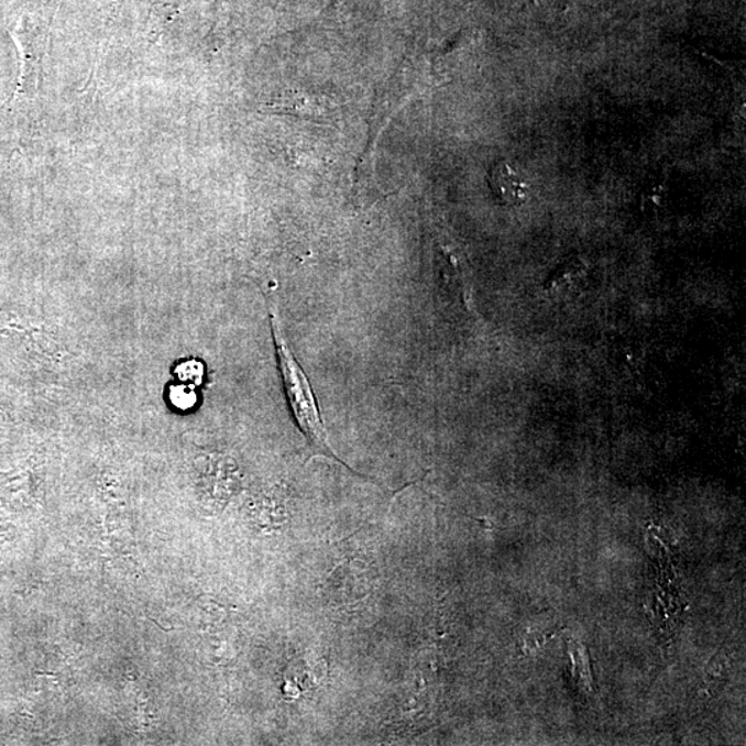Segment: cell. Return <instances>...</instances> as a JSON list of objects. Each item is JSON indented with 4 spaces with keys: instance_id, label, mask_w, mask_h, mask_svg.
<instances>
[{
    "instance_id": "1",
    "label": "cell",
    "mask_w": 746,
    "mask_h": 746,
    "mask_svg": "<svg viewBox=\"0 0 746 746\" xmlns=\"http://www.w3.org/2000/svg\"><path fill=\"white\" fill-rule=\"evenodd\" d=\"M270 321H272L274 344L275 350H277L278 367L281 377H283L286 398H288L297 425L317 452L340 461L334 456L332 448L329 447L326 426H323L321 419L315 392H312L305 371H303L299 362L292 353L288 342H286L278 312L274 306L270 308Z\"/></svg>"
},
{
    "instance_id": "2",
    "label": "cell",
    "mask_w": 746,
    "mask_h": 746,
    "mask_svg": "<svg viewBox=\"0 0 746 746\" xmlns=\"http://www.w3.org/2000/svg\"><path fill=\"white\" fill-rule=\"evenodd\" d=\"M490 187L497 201L509 207H518L526 202L528 184L522 173L506 162L496 164L490 175Z\"/></svg>"
},
{
    "instance_id": "3",
    "label": "cell",
    "mask_w": 746,
    "mask_h": 746,
    "mask_svg": "<svg viewBox=\"0 0 746 746\" xmlns=\"http://www.w3.org/2000/svg\"><path fill=\"white\" fill-rule=\"evenodd\" d=\"M267 107L275 113H290V116L305 118L318 119L326 113V106H322L320 100L300 94H286Z\"/></svg>"
},
{
    "instance_id": "4",
    "label": "cell",
    "mask_w": 746,
    "mask_h": 746,
    "mask_svg": "<svg viewBox=\"0 0 746 746\" xmlns=\"http://www.w3.org/2000/svg\"><path fill=\"white\" fill-rule=\"evenodd\" d=\"M586 274V266L581 261L566 262L546 281L545 289L549 292H566L577 288Z\"/></svg>"
},
{
    "instance_id": "5",
    "label": "cell",
    "mask_w": 746,
    "mask_h": 746,
    "mask_svg": "<svg viewBox=\"0 0 746 746\" xmlns=\"http://www.w3.org/2000/svg\"><path fill=\"white\" fill-rule=\"evenodd\" d=\"M175 373L180 383L198 386L201 385L202 382L204 366L201 362L198 361H184L175 367Z\"/></svg>"
},
{
    "instance_id": "6",
    "label": "cell",
    "mask_w": 746,
    "mask_h": 746,
    "mask_svg": "<svg viewBox=\"0 0 746 746\" xmlns=\"http://www.w3.org/2000/svg\"><path fill=\"white\" fill-rule=\"evenodd\" d=\"M171 402L176 408L190 409L197 403V394L194 386L187 383H178L171 387Z\"/></svg>"
},
{
    "instance_id": "7",
    "label": "cell",
    "mask_w": 746,
    "mask_h": 746,
    "mask_svg": "<svg viewBox=\"0 0 746 746\" xmlns=\"http://www.w3.org/2000/svg\"><path fill=\"white\" fill-rule=\"evenodd\" d=\"M534 4H542L544 8L563 10L571 0H529Z\"/></svg>"
}]
</instances>
